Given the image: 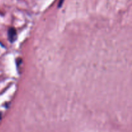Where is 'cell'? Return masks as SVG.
<instances>
[{
  "mask_svg": "<svg viewBox=\"0 0 132 132\" xmlns=\"http://www.w3.org/2000/svg\"><path fill=\"white\" fill-rule=\"evenodd\" d=\"M8 37L10 42H14L17 38V32L14 28L11 27L8 30Z\"/></svg>",
  "mask_w": 132,
  "mask_h": 132,
  "instance_id": "6da1fadb",
  "label": "cell"
}]
</instances>
